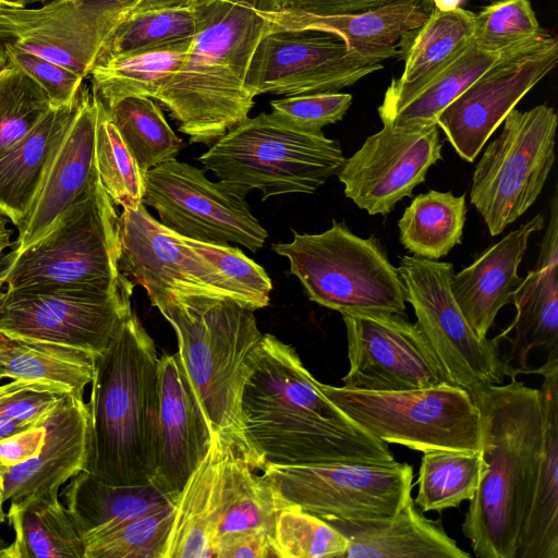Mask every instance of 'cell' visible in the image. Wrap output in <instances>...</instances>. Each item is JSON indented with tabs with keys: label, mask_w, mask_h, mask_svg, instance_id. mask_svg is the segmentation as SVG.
<instances>
[{
	"label": "cell",
	"mask_w": 558,
	"mask_h": 558,
	"mask_svg": "<svg viewBox=\"0 0 558 558\" xmlns=\"http://www.w3.org/2000/svg\"><path fill=\"white\" fill-rule=\"evenodd\" d=\"M241 417L262 471L267 464L395 461L387 442L355 425L324 395L294 348L270 333L253 355Z\"/></svg>",
	"instance_id": "cell-1"
},
{
	"label": "cell",
	"mask_w": 558,
	"mask_h": 558,
	"mask_svg": "<svg viewBox=\"0 0 558 558\" xmlns=\"http://www.w3.org/2000/svg\"><path fill=\"white\" fill-rule=\"evenodd\" d=\"M196 32L180 69L155 99L191 144L211 146L248 117L244 87L254 51L280 0H195Z\"/></svg>",
	"instance_id": "cell-2"
},
{
	"label": "cell",
	"mask_w": 558,
	"mask_h": 558,
	"mask_svg": "<svg viewBox=\"0 0 558 558\" xmlns=\"http://www.w3.org/2000/svg\"><path fill=\"white\" fill-rule=\"evenodd\" d=\"M486 464L462 533L478 558H514L535 490L543 442L538 389L517 378L470 393Z\"/></svg>",
	"instance_id": "cell-3"
},
{
	"label": "cell",
	"mask_w": 558,
	"mask_h": 558,
	"mask_svg": "<svg viewBox=\"0 0 558 558\" xmlns=\"http://www.w3.org/2000/svg\"><path fill=\"white\" fill-rule=\"evenodd\" d=\"M156 345L135 313L94 362L87 470L112 485L150 483L158 435Z\"/></svg>",
	"instance_id": "cell-4"
},
{
	"label": "cell",
	"mask_w": 558,
	"mask_h": 558,
	"mask_svg": "<svg viewBox=\"0 0 558 558\" xmlns=\"http://www.w3.org/2000/svg\"><path fill=\"white\" fill-rule=\"evenodd\" d=\"M172 326L178 354L213 432L253 469L241 396L263 333L254 310L230 296L157 291L147 294Z\"/></svg>",
	"instance_id": "cell-5"
},
{
	"label": "cell",
	"mask_w": 558,
	"mask_h": 558,
	"mask_svg": "<svg viewBox=\"0 0 558 558\" xmlns=\"http://www.w3.org/2000/svg\"><path fill=\"white\" fill-rule=\"evenodd\" d=\"M341 144L324 133L296 130L271 113L245 118L198 157L206 170L238 195L316 192L344 161Z\"/></svg>",
	"instance_id": "cell-6"
},
{
	"label": "cell",
	"mask_w": 558,
	"mask_h": 558,
	"mask_svg": "<svg viewBox=\"0 0 558 558\" xmlns=\"http://www.w3.org/2000/svg\"><path fill=\"white\" fill-rule=\"evenodd\" d=\"M116 205L97 169L86 192L39 240L0 263L2 290L39 287L112 288L122 274Z\"/></svg>",
	"instance_id": "cell-7"
},
{
	"label": "cell",
	"mask_w": 558,
	"mask_h": 558,
	"mask_svg": "<svg viewBox=\"0 0 558 558\" xmlns=\"http://www.w3.org/2000/svg\"><path fill=\"white\" fill-rule=\"evenodd\" d=\"M292 233L291 242L272 243L271 248L288 258L290 272L311 301L339 313L405 314L399 270L375 234L361 238L335 219L322 233Z\"/></svg>",
	"instance_id": "cell-8"
},
{
	"label": "cell",
	"mask_w": 558,
	"mask_h": 558,
	"mask_svg": "<svg viewBox=\"0 0 558 558\" xmlns=\"http://www.w3.org/2000/svg\"><path fill=\"white\" fill-rule=\"evenodd\" d=\"M324 395L355 425L387 444L409 449L481 450L478 409L456 385L404 390L363 391L318 381Z\"/></svg>",
	"instance_id": "cell-9"
},
{
	"label": "cell",
	"mask_w": 558,
	"mask_h": 558,
	"mask_svg": "<svg viewBox=\"0 0 558 558\" xmlns=\"http://www.w3.org/2000/svg\"><path fill=\"white\" fill-rule=\"evenodd\" d=\"M558 118L538 105L512 109L475 166L470 199L492 236L500 234L537 199L555 162Z\"/></svg>",
	"instance_id": "cell-10"
},
{
	"label": "cell",
	"mask_w": 558,
	"mask_h": 558,
	"mask_svg": "<svg viewBox=\"0 0 558 558\" xmlns=\"http://www.w3.org/2000/svg\"><path fill=\"white\" fill-rule=\"evenodd\" d=\"M135 284L125 276L112 288L39 287L2 290L0 332L73 348L95 359L132 314Z\"/></svg>",
	"instance_id": "cell-11"
},
{
	"label": "cell",
	"mask_w": 558,
	"mask_h": 558,
	"mask_svg": "<svg viewBox=\"0 0 558 558\" xmlns=\"http://www.w3.org/2000/svg\"><path fill=\"white\" fill-rule=\"evenodd\" d=\"M263 475L288 504L323 520L395 515L412 496L413 466L391 462L267 464Z\"/></svg>",
	"instance_id": "cell-12"
},
{
	"label": "cell",
	"mask_w": 558,
	"mask_h": 558,
	"mask_svg": "<svg viewBox=\"0 0 558 558\" xmlns=\"http://www.w3.org/2000/svg\"><path fill=\"white\" fill-rule=\"evenodd\" d=\"M420 327L452 384L469 393L504 383L498 337H480L471 328L451 291V263L404 255L397 267Z\"/></svg>",
	"instance_id": "cell-13"
},
{
	"label": "cell",
	"mask_w": 558,
	"mask_h": 558,
	"mask_svg": "<svg viewBox=\"0 0 558 558\" xmlns=\"http://www.w3.org/2000/svg\"><path fill=\"white\" fill-rule=\"evenodd\" d=\"M143 205L153 207L170 231L210 244H239L255 253L268 233L252 215L245 198L222 182L177 159L144 173Z\"/></svg>",
	"instance_id": "cell-14"
},
{
	"label": "cell",
	"mask_w": 558,
	"mask_h": 558,
	"mask_svg": "<svg viewBox=\"0 0 558 558\" xmlns=\"http://www.w3.org/2000/svg\"><path fill=\"white\" fill-rule=\"evenodd\" d=\"M340 314L347 330L349 360L342 387L384 392L453 385L425 335L405 314Z\"/></svg>",
	"instance_id": "cell-15"
},
{
	"label": "cell",
	"mask_w": 558,
	"mask_h": 558,
	"mask_svg": "<svg viewBox=\"0 0 558 558\" xmlns=\"http://www.w3.org/2000/svg\"><path fill=\"white\" fill-rule=\"evenodd\" d=\"M558 41L543 31L507 50L437 118L460 158L473 162L517 104L557 64Z\"/></svg>",
	"instance_id": "cell-16"
},
{
	"label": "cell",
	"mask_w": 558,
	"mask_h": 558,
	"mask_svg": "<svg viewBox=\"0 0 558 558\" xmlns=\"http://www.w3.org/2000/svg\"><path fill=\"white\" fill-rule=\"evenodd\" d=\"M371 58L352 53L336 34L284 29L263 36L252 57L244 87L254 98L333 93L383 69Z\"/></svg>",
	"instance_id": "cell-17"
},
{
	"label": "cell",
	"mask_w": 558,
	"mask_h": 558,
	"mask_svg": "<svg viewBox=\"0 0 558 558\" xmlns=\"http://www.w3.org/2000/svg\"><path fill=\"white\" fill-rule=\"evenodd\" d=\"M439 128L404 129L384 124L344 159L337 175L344 195L368 215H388L411 197L429 168L442 159Z\"/></svg>",
	"instance_id": "cell-18"
},
{
	"label": "cell",
	"mask_w": 558,
	"mask_h": 558,
	"mask_svg": "<svg viewBox=\"0 0 558 558\" xmlns=\"http://www.w3.org/2000/svg\"><path fill=\"white\" fill-rule=\"evenodd\" d=\"M114 31L105 12L84 0H51L38 8L0 4V47L31 53L84 78Z\"/></svg>",
	"instance_id": "cell-19"
},
{
	"label": "cell",
	"mask_w": 558,
	"mask_h": 558,
	"mask_svg": "<svg viewBox=\"0 0 558 558\" xmlns=\"http://www.w3.org/2000/svg\"><path fill=\"white\" fill-rule=\"evenodd\" d=\"M119 223V271L147 294L175 291L235 299L217 268L183 236L165 228L143 204L123 209Z\"/></svg>",
	"instance_id": "cell-20"
},
{
	"label": "cell",
	"mask_w": 558,
	"mask_h": 558,
	"mask_svg": "<svg viewBox=\"0 0 558 558\" xmlns=\"http://www.w3.org/2000/svg\"><path fill=\"white\" fill-rule=\"evenodd\" d=\"M158 399L157 457L150 483L175 502L207 454L213 436L178 353L159 357Z\"/></svg>",
	"instance_id": "cell-21"
},
{
	"label": "cell",
	"mask_w": 558,
	"mask_h": 558,
	"mask_svg": "<svg viewBox=\"0 0 558 558\" xmlns=\"http://www.w3.org/2000/svg\"><path fill=\"white\" fill-rule=\"evenodd\" d=\"M43 425L45 441L36 457L13 466L0 465L4 502L58 497L61 485L87 470L90 416L83 395L66 393Z\"/></svg>",
	"instance_id": "cell-22"
},
{
	"label": "cell",
	"mask_w": 558,
	"mask_h": 558,
	"mask_svg": "<svg viewBox=\"0 0 558 558\" xmlns=\"http://www.w3.org/2000/svg\"><path fill=\"white\" fill-rule=\"evenodd\" d=\"M98 100L82 85L75 116L52 159L34 207L10 254H17L44 236L87 190L96 171L95 140Z\"/></svg>",
	"instance_id": "cell-23"
},
{
	"label": "cell",
	"mask_w": 558,
	"mask_h": 558,
	"mask_svg": "<svg viewBox=\"0 0 558 558\" xmlns=\"http://www.w3.org/2000/svg\"><path fill=\"white\" fill-rule=\"evenodd\" d=\"M517 310L511 325L497 337L514 330L510 352L504 360L505 374L517 378L530 374V353L542 349L545 361L558 359V194L550 201V217L533 269L529 270L512 303Z\"/></svg>",
	"instance_id": "cell-24"
},
{
	"label": "cell",
	"mask_w": 558,
	"mask_h": 558,
	"mask_svg": "<svg viewBox=\"0 0 558 558\" xmlns=\"http://www.w3.org/2000/svg\"><path fill=\"white\" fill-rule=\"evenodd\" d=\"M432 0H396L369 11L315 15L279 10L268 33L284 29L328 32L343 39L352 53L381 62L401 54L410 36L428 19Z\"/></svg>",
	"instance_id": "cell-25"
},
{
	"label": "cell",
	"mask_w": 558,
	"mask_h": 558,
	"mask_svg": "<svg viewBox=\"0 0 558 558\" xmlns=\"http://www.w3.org/2000/svg\"><path fill=\"white\" fill-rule=\"evenodd\" d=\"M537 214L482 252L474 262L452 275L451 291L466 322L480 337H487L499 311L513 303L523 281L518 268L531 235L543 229Z\"/></svg>",
	"instance_id": "cell-26"
},
{
	"label": "cell",
	"mask_w": 558,
	"mask_h": 558,
	"mask_svg": "<svg viewBox=\"0 0 558 558\" xmlns=\"http://www.w3.org/2000/svg\"><path fill=\"white\" fill-rule=\"evenodd\" d=\"M347 542L343 558H469L445 531L440 519L423 515L412 496L389 518L325 520Z\"/></svg>",
	"instance_id": "cell-27"
},
{
	"label": "cell",
	"mask_w": 558,
	"mask_h": 558,
	"mask_svg": "<svg viewBox=\"0 0 558 558\" xmlns=\"http://www.w3.org/2000/svg\"><path fill=\"white\" fill-rule=\"evenodd\" d=\"M532 373L543 376L538 389L543 442L529 514L514 558H558V359Z\"/></svg>",
	"instance_id": "cell-28"
},
{
	"label": "cell",
	"mask_w": 558,
	"mask_h": 558,
	"mask_svg": "<svg viewBox=\"0 0 558 558\" xmlns=\"http://www.w3.org/2000/svg\"><path fill=\"white\" fill-rule=\"evenodd\" d=\"M76 109L77 98L71 106L52 108L29 133L0 156V214L17 228L34 207Z\"/></svg>",
	"instance_id": "cell-29"
},
{
	"label": "cell",
	"mask_w": 558,
	"mask_h": 558,
	"mask_svg": "<svg viewBox=\"0 0 558 558\" xmlns=\"http://www.w3.org/2000/svg\"><path fill=\"white\" fill-rule=\"evenodd\" d=\"M230 450L213 432L207 454L175 499L174 520L163 558H216L222 474Z\"/></svg>",
	"instance_id": "cell-30"
},
{
	"label": "cell",
	"mask_w": 558,
	"mask_h": 558,
	"mask_svg": "<svg viewBox=\"0 0 558 558\" xmlns=\"http://www.w3.org/2000/svg\"><path fill=\"white\" fill-rule=\"evenodd\" d=\"M507 50L487 51L472 40L417 85L385 94L378 107L383 124L404 129L437 124L439 114Z\"/></svg>",
	"instance_id": "cell-31"
},
{
	"label": "cell",
	"mask_w": 558,
	"mask_h": 558,
	"mask_svg": "<svg viewBox=\"0 0 558 558\" xmlns=\"http://www.w3.org/2000/svg\"><path fill=\"white\" fill-rule=\"evenodd\" d=\"M62 497L83 542L122 522L174 504L151 483L112 485L89 471L73 476Z\"/></svg>",
	"instance_id": "cell-32"
},
{
	"label": "cell",
	"mask_w": 558,
	"mask_h": 558,
	"mask_svg": "<svg viewBox=\"0 0 558 558\" xmlns=\"http://www.w3.org/2000/svg\"><path fill=\"white\" fill-rule=\"evenodd\" d=\"M7 518L14 538L0 558H84L82 536L59 497L11 501Z\"/></svg>",
	"instance_id": "cell-33"
},
{
	"label": "cell",
	"mask_w": 558,
	"mask_h": 558,
	"mask_svg": "<svg viewBox=\"0 0 558 558\" xmlns=\"http://www.w3.org/2000/svg\"><path fill=\"white\" fill-rule=\"evenodd\" d=\"M229 451L223 466L220 493L219 542L246 532H265L274 537L279 511L289 505L270 482Z\"/></svg>",
	"instance_id": "cell-34"
},
{
	"label": "cell",
	"mask_w": 558,
	"mask_h": 558,
	"mask_svg": "<svg viewBox=\"0 0 558 558\" xmlns=\"http://www.w3.org/2000/svg\"><path fill=\"white\" fill-rule=\"evenodd\" d=\"M475 13L461 7L433 8L428 19L403 46L404 70L392 78L387 95L407 90L435 72L473 40Z\"/></svg>",
	"instance_id": "cell-35"
},
{
	"label": "cell",
	"mask_w": 558,
	"mask_h": 558,
	"mask_svg": "<svg viewBox=\"0 0 558 558\" xmlns=\"http://www.w3.org/2000/svg\"><path fill=\"white\" fill-rule=\"evenodd\" d=\"M190 44H181L96 62L89 76L92 93L105 107L129 96L155 99L182 65Z\"/></svg>",
	"instance_id": "cell-36"
},
{
	"label": "cell",
	"mask_w": 558,
	"mask_h": 558,
	"mask_svg": "<svg viewBox=\"0 0 558 558\" xmlns=\"http://www.w3.org/2000/svg\"><path fill=\"white\" fill-rule=\"evenodd\" d=\"M95 357L86 352L0 332V378L41 380L84 393Z\"/></svg>",
	"instance_id": "cell-37"
},
{
	"label": "cell",
	"mask_w": 558,
	"mask_h": 558,
	"mask_svg": "<svg viewBox=\"0 0 558 558\" xmlns=\"http://www.w3.org/2000/svg\"><path fill=\"white\" fill-rule=\"evenodd\" d=\"M464 195L430 190L414 197L398 221L400 243L414 256L439 259L462 243Z\"/></svg>",
	"instance_id": "cell-38"
},
{
	"label": "cell",
	"mask_w": 558,
	"mask_h": 558,
	"mask_svg": "<svg viewBox=\"0 0 558 558\" xmlns=\"http://www.w3.org/2000/svg\"><path fill=\"white\" fill-rule=\"evenodd\" d=\"M485 470L481 450L424 451L414 502L422 512L457 508L474 497Z\"/></svg>",
	"instance_id": "cell-39"
},
{
	"label": "cell",
	"mask_w": 558,
	"mask_h": 558,
	"mask_svg": "<svg viewBox=\"0 0 558 558\" xmlns=\"http://www.w3.org/2000/svg\"><path fill=\"white\" fill-rule=\"evenodd\" d=\"M105 108L143 173L177 159L182 140L153 98L129 96Z\"/></svg>",
	"instance_id": "cell-40"
},
{
	"label": "cell",
	"mask_w": 558,
	"mask_h": 558,
	"mask_svg": "<svg viewBox=\"0 0 558 558\" xmlns=\"http://www.w3.org/2000/svg\"><path fill=\"white\" fill-rule=\"evenodd\" d=\"M195 32L196 16L193 4L133 15L114 28L96 62L119 56L190 44Z\"/></svg>",
	"instance_id": "cell-41"
},
{
	"label": "cell",
	"mask_w": 558,
	"mask_h": 558,
	"mask_svg": "<svg viewBox=\"0 0 558 558\" xmlns=\"http://www.w3.org/2000/svg\"><path fill=\"white\" fill-rule=\"evenodd\" d=\"M97 100L95 162L100 182L116 206H121L122 209H136L143 204L144 173L106 108L98 98Z\"/></svg>",
	"instance_id": "cell-42"
},
{
	"label": "cell",
	"mask_w": 558,
	"mask_h": 558,
	"mask_svg": "<svg viewBox=\"0 0 558 558\" xmlns=\"http://www.w3.org/2000/svg\"><path fill=\"white\" fill-rule=\"evenodd\" d=\"M51 109L44 89L0 49V156Z\"/></svg>",
	"instance_id": "cell-43"
},
{
	"label": "cell",
	"mask_w": 558,
	"mask_h": 558,
	"mask_svg": "<svg viewBox=\"0 0 558 558\" xmlns=\"http://www.w3.org/2000/svg\"><path fill=\"white\" fill-rule=\"evenodd\" d=\"M175 505L96 534L86 542L84 558H163Z\"/></svg>",
	"instance_id": "cell-44"
},
{
	"label": "cell",
	"mask_w": 558,
	"mask_h": 558,
	"mask_svg": "<svg viewBox=\"0 0 558 558\" xmlns=\"http://www.w3.org/2000/svg\"><path fill=\"white\" fill-rule=\"evenodd\" d=\"M274 542L279 558H343L348 547L328 522L293 505L279 511Z\"/></svg>",
	"instance_id": "cell-45"
},
{
	"label": "cell",
	"mask_w": 558,
	"mask_h": 558,
	"mask_svg": "<svg viewBox=\"0 0 558 558\" xmlns=\"http://www.w3.org/2000/svg\"><path fill=\"white\" fill-rule=\"evenodd\" d=\"M186 243L221 274L235 299L254 311L269 304L272 282L266 270L242 250L229 244H210L184 238Z\"/></svg>",
	"instance_id": "cell-46"
},
{
	"label": "cell",
	"mask_w": 558,
	"mask_h": 558,
	"mask_svg": "<svg viewBox=\"0 0 558 558\" xmlns=\"http://www.w3.org/2000/svg\"><path fill=\"white\" fill-rule=\"evenodd\" d=\"M543 32L529 0H499L475 14L473 41L487 51H505Z\"/></svg>",
	"instance_id": "cell-47"
},
{
	"label": "cell",
	"mask_w": 558,
	"mask_h": 558,
	"mask_svg": "<svg viewBox=\"0 0 558 558\" xmlns=\"http://www.w3.org/2000/svg\"><path fill=\"white\" fill-rule=\"evenodd\" d=\"M351 104L348 93L295 95L272 100L270 113L296 130L322 133L324 126L342 120Z\"/></svg>",
	"instance_id": "cell-48"
},
{
	"label": "cell",
	"mask_w": 558,
	"mask_h": 558,
	"mask_svg": "<svg viewBox=\"0 0 558 558\" xmlns=\"http://www.w3.org/2000/svg\"><path fill=\"white\" fill-rule=\"evenodd\" d=\"M69 392L47 381L14 379L0 386V417L40 422Z\"/></svg>",
	"instance_id": "cell-49"
},
{
	"label": "cell",
	"mask_w": 558,
	"mask_h": 558,
	"mask_svg": "<svg viewBox=\"0 0 558 558\" xmlns=\"http://www.w3.org/2000/svg\"><path fill=\"white\" fill-rule=\"evenodd\" d=\"M10 61L29 75L47 94L53 109L75 102L84 77L40 57L2 48Z\"/></svg>",
	"instance_id": "cell-50"
},
{
	"label": "cell",
	"mask_w": 558,
	"mask_h": 558,
	"mask_svg": "<svg viewBox=\"0 0 558 558\" xmlns=\"http://www.w3.org/2000/svg\"><path fill=\"white\" fill-rule=\"evenodd\" d=\"M279 558L274 537L265 532H246L218 543L216 558Z\"/></svg>",
	"instance_id": "cell-51"
},
{
	"label": "cell",
	"mask_w": 558,
	"mask_h": 558,
	"mask_svg": "<svg viewBox=\"0 0 558 558\" xmlns=\"http://www.w3.org/2000/svg\"><path fill=\"white\" fill-rule=\"evenodd\" d=\"M45 435L46 428L41 421L35 426L0 439V465L13 466L36 457L43 448Z\"/></svg>",
	"instance_id": "cell-52"
},
{
	"label": "cell",
	"mask_w": 558,
	"mask_h": 558,
	"mask_svg": "<svg viewBox=\"0 0 558 558\" xmlns=\"http://www.w3.org/2000/svg\"><path fill=\"white\" fill-rule=\"evenodd\" d=\"M396 0H280L281 10L315 15L351 14L377 9Z\"/></svg>",
	"instance_id": "cell-53"
},
{
	"label": "cell",
	"mask_w": 558,
	"mask_h": 558,
	"mask_svg": "<svg viewBox=\"0 0 558 558\" xmlns=\"http://www.w3.org/2000/svg\"><path fill=\"white\" fill-rule=\"evenodd\" d=\"M41 422V421H40ZM40 422L0 417V439L25 430Z\"/></svg>",
	"instance_id": "cell-54"
},
{
	"label": "cell",
	"mask_w": 558,
	"mask_h": 558,
	"mask_svg": "<svg viewBox=\"0 0 558 558\" xmlns=\"http://www.w3.org/2000/svg\"><path fill=\"white\" fill-rule=\"evenodd\" d=\"M12 231L8 228L7 218L0 214V257L5 248L11 245Z\"/></svg>",
	"instance_id": "cell-55"
},
{
	"label": "cell",
	"mask_w": 558,
	"mask_h": 558,
	"mask_svg": "<svg viewBox=\"0 0 558 558\" xmlns=\"http://www.w3.org/2000/svg\"><path fill=\"white\" fill-rule=\"evenodd\" d=\"M434 8L438 10H451L459 8L462 0H432Z\"/></svg>",
	"instance_id": "cell-56"
},
{
	"label": "cell",
	"mask_w": 558,
	"mask_h": 558,
	"mask_svg": "<svg viewBox=\"0 0 558 558\" xmlns=\"http://www.w3.org/2000/svg\"><path fill=\"white\" fill-rule=\"evenodd\" d=\"M0 4L12 8H24L28 7V0H0Z\"/></svg>",
	"instance_id": "cell-57"
},
{
	"label": "cell",
	"mask_w": 558,
	"mask_h": 558,
	"mask_svg": "<svg viewBox=\"0 0 558 558\" xmlns=\"http://www.w3.org/2000/svg\"><path fill=\"white\" fill-rule=\"evenodd\" d=\"M51 0H28V5L31 4H44V3H47Z\"/></svg>",
	"instance_id": "cell-58"
},
{
	"label": "cell",
	"mask_w": 558,
	"mask_h": 558,
	"mask_svg": "<svg viewBox=\"0 0 558 558\" xmlns=\"http://www.w3.org/2000/svg\"><path fill=\"white\" fill-rule=\"evenodd\" d=\"M3 485H0V508L3 507Z\"/></svg>",
	"instance_id": "cell-59"
},
{
	"label": "cell",
	"mask_w": 558,
	"mask_h": 558,
	"mask_svg": "<svg viewBox=\"0 0 558 558\" xmlns=\"http://www.w3.org/2000/svg\"><path fill=\"white\" fill-rule=\"evenodd\" d=\"M7 518V514L3 511V507L0 508V523H2ZM1 549V547H0Z\"/></svg>",
	"instance_id": "cell-60"
},
{
	"label": "cell",
	"mask_w": 558,
	"mask_h": 558,
	"mask_svg": "<svg viewBox=\"0 0 558 558\" xmlns=\"http://www.w3.org/2000/svg\"><path fill=\"white\" fill-rule=\"evenodd\" d=\"M0 485H3V484H2V476H1V475H0Z\"/></svg>",
	"instance_id": "cell-61"
},
{
	"label": "cell",
	"mask_w": 558,
	"mask_h": 558,
	"mask_svg": "<svg viewBox=\"0 0 558 558\" xmlns=\"http://www.w3.org/2000/svg\"><path fill=\"white\" fill-rule=\"evenodd\" d=\"M1 292H2V286L0 284V295H1Z\"/></svg>",
	"instance_id": "cell-62"
},
{
	"label": "cell",
	"mask_w": 558,
	"mask_h": 558,
	"mask_svg": "<svg viewBox=\"0 0 558 558\" xmlns=\"http://www.w3.org/2000/svg\"><path fill=\"white\" fill-rule=\"evenodd\" d=\"M0 380H1V378H0Z\"/></svg>",
	"instance_id": "cell-63"
},
{
	"label": "cell",
	"mask_w": 558,
	"mask_h": 558,
	"mask_svg": "<svg viewBox=\"0 0 558 558\" xmlns=\"http://www.w3.org/2000/svg\"><path fill=\"white\" fill-rule=\"evenodd\" d=\"M485 1V0H484Z\"/></svg>",
	"instance_id": "cell-64"
}]
</instances>
